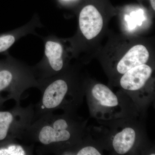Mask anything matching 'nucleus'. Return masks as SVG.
I'll list each match as a JSON object with an SVG mask.
<instances>
[{
    "instance_id": "f257e3e1",
    "label": "nucleus",
    "mask_w": 155,
    "mask_h": 155,
    "mask_svg": "<svg viewBox=\"0 0 155 155\" xmlns=\"http://www.w3.org/2000/svg\"><path fill=\"white\" fill-rule=\"evenodd\" d=\"M85 122L75 113L55 115L53 112L35 119L25 130L21 140L38 144V154L60 155L82 141Z\"/></svg>"
},
{
    "instance_id": "f03ea898",
    "label": "nucleus",
    "mask_w": 155,
    "mask_h": 155,
    "mask_svg": "<svg viewBox=\"0 0 155 155\" xmlns=\"http://www.w3.org/2000/svg\"><path fill=\"white\" fill-rule=\"evenodd\" d=\"M38 82L41 98L35 105L32 122L43 115L57 110L75 113L82 103L84 85L75 80L59 77Z\"/></svg>"
},
{
    "instance_id": "7ed1b4c3",
    "label": "nucleus",
    "mask_w": 155,
    "mask_h": 155,
    "mask_svg": "<svg viewBox=\"0 0 155 155\" xmlns=\"http://www.w3.org/2000/svg\"><path fill=\"white\" fill-rule=\"evenodd\" d=\"M84 94L91 114L97 119L108 121L125 117L121 99L107 85L97 83L84 86Z\"/></svg>"
},
{
    "instance_id": "20e7f679",
    "label": "nucleus",
    "mask_w": 155,
    "mask_h": 155,
    "mask_svg": "<svg viewBox=\"0 0 155 155\" xmlns=\"http://www.w3.org/2000/svg\"><path fill=\"white\" fill-rule=\"evenodd\" d=\"M34 107L31 104L26 107L16 104L11 110L0 112V141L21 140L23 133L32 123Z\"/></svg>"
},
{
    "instance_id": "39448f33",
    "label": "nucleus",
    "mask_w": 155,
    "mask_h": 155,
    "mask_svg": "<svg viewBox=\"0 0 155 155\" xmlns=\"http://www.w3.org/2000/svg\"><path fill=\"white\" fill-rule=\"evenodd\" d=\"M122 118V124H117L109 136L110 148L118 155L131 153L138 148L141 138V128L138 125Z\"/></svg>"
},
{
    "instance_id": "423d86ee",
    "label": "nucleus",
    "mask_w": 155,
    "mask_h": 155,
    "mask_svg": "<svg viewBox=\"0 0 155 155\" xmlns=\"http://www.w3.org/2000/svg\"><path fill=\"white\" fill-rule=\"evenodd\" d=\"M153 72L151 67L147 64L134 67L122 75L119 81V86L130 97L141 94L148 89L147 86Z\"/></svg>"
},
{
    "instance_id": "0eeeda50",
    "label": "nucleus",
    "mask_w": 155,
    "mask_h": 155,
    "mask_svg": "<svg viewBox=\"0 0 155 155\" xmlns=\"http://www.w3.org/2000/svg\"><path fill=\"white\" fill-rule=\"evenodd\" d=\"M18 73L8 69L0 71V92L8 91L9 98L13 99L16 104H20L21 95L25 91L37 85L33 78Z\"/></svg>"
},
{
    "instance_id": "6e6552de",
    "label": "nucleus",
    "mask_w": 155,
    "mask_h": 155,
    "mask_svg": "<svg viewBox=\"0 0 155 155\" xmlns=\"http://www.w3.org/2000/svg\"><path fill=\"white\" fill-rule=\"evenodd\" d=\"M103 23L101 14L94 6L87 5L81 11L79 27L87 39H92L98 35L102 29Z\"/></svg>"
},
{
    "instance_id": "1a4fd4ad",
    "label": "nucleus",
    "mask_w": 155,
    "mask_h": 155,
    "mask_svg": "<svg viewBox=\"0 0 155 155\" xmlns=\"http://www.w3.org/2000/svg\"><path fill=\"white\" fill-rule=\"evenodd\" d=\"M149 58V52L145 46L136 45L130 48L117 63L116 71L122 75L134 67L147 64Z\"/></svg>"
},
{
    "instance_id": "9d476101",
    "label": "nucleus",
    "mask_w": 155,
    "mask_h": 155,
    "mask_svg": "<svg viewBox=\"0 0 155 155\" xmlns=\"http://www.w3.org/2000/svg\"><path fill=\"white\" fill-rule=\"evenodd\" d=\"M63 54V48L58 43L48 41L46 44L45 54L52 71L59 72L63 69L64 66Z\"/></svg>"
},
{
    "instance_id": "9b49d317",
    "label": "nucleus",
    "mask_w": 155,
    "mask_h": 155,
    "mask_svg": "<svg viewBox=\"0 0 155 155\" xmlns=\"http://www.w3.org/2000/svg\"><path fill=\"white\" fill-rule=\"evenodd\" d=\"M102 150L98 147L91 143H85L84 139L74 146L62 152L60 155H101Z\"/></svg>"
},
{
    "instance_id": "f8f14e48",
    "label": "nucleus",
    "mask_w": 155,
    "mask_h": 155,
    "mask_svg": "<svg viewBox=\"0 0 155 155\" xmlns=\"http://www.w3.org/2000/svg\"><path fill=\"white\" fill-rule=\"evenodd\" d=\"M13 35H7L0 37V52L5 51L11 47L15 42Z\"/></svg>"
},
{
    "instance_id": "ddd939ff",
    "label": "nucleus",
    "mask_w": 155,
    "mask_h": 155,
    "mask_svg": "<svg viewBox=\"0 0 155 155\" xmlns=\"http://www.w3.org/2000/svg\"><path fill=\"white\" fill-rule=\"evenodd\" d=\"M151 5L152 7L153 10L155 11V0H150Z\"/></svg>"
}]
</instances>
